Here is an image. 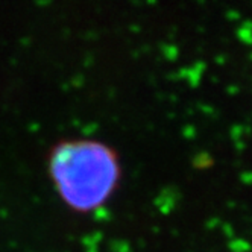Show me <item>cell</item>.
I'll list each match as a JSON object with an SVG mask.
<instances>
[{"mask_svg": "<svg viewBox=\"0 0 252 252\" xmlns=\"http://www.w3.org/2000/svg\"><path fill=\"white\" fill-rule=\"evenodd\" d=\"M49 172L63 204L82 214L105 207L120 181L117 158L96 141H71L57 148Z\"/></svg>", "mask_w": 252, "mask_h": 252, "instance_id": "obj_1", "label": "cell"}]
</instances>
